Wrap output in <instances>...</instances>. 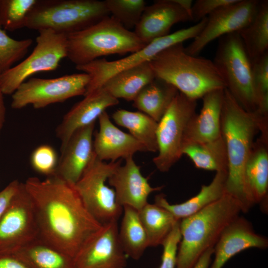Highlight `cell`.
Here are the masks:
<instances>
[{
  "label": "cell",
  "instance_id": "44",
  "mask_svg": "<svg viewBox=\"0 0 268 268\" xmlns=\"http://www.w3.org/2000/svg\"><path fill=\"white\" fill-rule=\"evenodd\" d=\"M175 1L189 14L191 17L193 1L192 0H175Z\"/></svg>",
  "mask_w": 268,
  "mask_h": 268
},
{
  "label": "cell",
  "instance_id": "41",
  "mask_svg": "<svg viewBox=\"0 0 268 268\" xmlns=\"http://www.w3.org/2000/svg\"><path fill=\"white\" fill-rule=\"evenodd\" d=\"M0 268H30L22 260L12 254H0Z\"/></svg>",
  "mask_w": 268,
  "mask_h": 268
},
{
  "label": "cell",
  "instance_id": "4",
  "mask_svg": "<svg viewBox=\"0 0 268 268\" xmlns=\"http://www.w3.org/2000/svg\"><path fill=\"white\" fill-rule=\"evenodd\" d=\"M241 212L237 201L225 194L199 212L181 219L176 268H193L201 256L214 247L225 228Z\"/></svg>",
  "mask_w": 268,
  "mask_h": 268
},
{
  "label": "cell",
  "instance_id": "14",
  "mask_svg": "<svg viewBox=\"0 0 268 268\" xmlns=\"http://www.w3.org/2000/svg\"><path fill=\"white\" fill-rule=\"evenodd\" d=\"M259 1L237 0L209 14L201 32L185 47V51L191 55L198 56L213 40L240 31L253 19Z\"/></svg>",
  "mask_w": 268,
  "mask_h": 268
},
{
  "label": "cell",
  "instance_id": "7",
  "mask_svg": "<svg viewBox=\"0 0 268 268\" xmlns=\"http://www.w3.org/2000/svg\"><path fill=\"white\" fill-rule=\"evenodd\" d=\"M212 61L226 88L246 111L257 113V100L252 76V62L238 32L218 39Z\"/></svg>",
  "mask_w": 268,
  "mask_h": 268
},
{
  "label": "cell",
  "instance_id": "9",
  "mask_svg": "<svg viewBox=\"0 0 268 268\" xmlns=\"http://www.w3.org/2000/svg\"><path fill=\"white\" fill-rule=\"evenodd\" d=\"M205 22L204 18L189 27L158 38L125 58L113 61L98 59L85 65L76 66L77 70L88 74L90 78L84 96L101 88L104 82L114 74L150 62L159 53L174 45L194 39L202 30Z\"/></svg>",
  "mask_w": 268,
  "mask_h": 268
},
{
  "label": "cell",
  "instance_id": "20",
  "mask_svg": "<svg viewBox=\"0 0 268 268\" xmlns=\"http://www.w3.org/2000/svg\"><path fill=\"white\" fill-rule=\"evenodd\" d=\"M244 187L246 197L253 206L260 205L268 211V133H261L254 142L244 171Z\"/></svg>",
  "mask_w": 268,
  "mask_h": 268
},
{
  "label": "cell",
  "instance_id": "28",
  "mask_svg": "<svg viewBox=\"0 0 268 268\" xmlns=\"http://www.w3.org/2000/svg\"><path fill=\"white\" fill-rule=\"evenodd\" d=\"M123 208V218L118 230L120 242L128 257L138 260L149 247L147 234L138 210L128 206Z\"/></svg>",
  "mask_w": 268,
  "mask_h": 268
},
{
  "label": "cell",
  "instance_id": "18",
  "mask_svg": "<svg viewBox=\"0 0 268 268\" xmlns=\"http://www.w3.org/2000/svg\"><path fill=\"white\" fill-rule=\"evenodd\" d=\"M118 103V99L112 96L103 88L85 96L65 115L56 129L57 137L61 143V152L75 131L95 123L96 120L108 108Z\"/></svg>",
  "mask_w": 268,
  "mask_h": 268
},
{
  "label": "cell",
  "instance_id": "33",
  "mask_svg": "<svg viewBox=\"0 0 268 268\" xmlns=\"http://www.w3.org/2000/svg\"><path fill=\"white\" fill-rule=\"evenodd\" d=\"M37 0H0V26L14 31L25 27L28 15Z\"/></svg>",
  "mask_w": 268,
  "mask_h": 268
},
{
  "label": "cell",
  "instance_id": "40",
  "mask_svg": "<svg viewBox=\"0 0 268 268\" xmlns=\"http://www.w3.org/2000/svg\"><path fill=\"white\" fill-rule=\"evenodd\" d=\"M20 182L15 180L9 183L0 192V219L10 201L17 192Z\"/></svg>",
  "mask_w": 268,
  "mask_h": 268
},
{
  "label": "cell",
  "instance_id": "23",
  "mask_svg": "<svg viewBox=\"0 0 268 268\" xmlns=\"http://www.w3.org/2000/svg\"><path fill=\"white\" fill-rule=\"evenodd\" d=\"M224 89H218L206 94L201 99L202 105L187 127L184 145L203 143L221 136V115Z\"/></svg>",
  "mask_w": 268,
  "mask_h": 268
},
{
  "label": "cell",
  "instance_id": "37",
  "mask_svg": "<svg viewBox=\"0 0 268 268\" xmlns=\"http://www.w3.org/2000/svg\"><path fill=\"white\" fill-rule=\"evenodd\" d=\"M59 158L51 145L43 144L36 148L30 156V164L37 172L50 176L55 174Z\"/></svg>",
  "mask_w": 268,
  "mask_h": 268
},
{
  "label": "cell",
  "instance_id": "27",
  "mask_svg": "<svg viewBox=\"0 0 268 268\" xmlns=\"http://www.w3.org/2000/svg\"><path fill=\"white\" fill-rule=\"evenodd\" d=\"M12 254L30 268H74L73 258L39 238Z\"/></svg>",
  "mask_w": 268,
  "mask_h": 268
},
{
  "label": "cell",
  "instance_id": "39",
  "mask_svg": "<svg viewBox=\"0 0 268 268\" xmlns=\"http://www.w3.org/2000/svg\"><path fill=\"white\" fill-rule=\"evenodd\" d=\"M237 0H197L193 3L191 19L197 23L224 6L236 2Z\"/></svg>",
  "mask_w": 268,
  "mask_h": 268
},
{
  "label": "cell",
  "instance_id": "12",
  "mask_svg": "<svg viewBox=\"0 0 268 268\" xmlns=\"http://www.w3.org/2000/svg\"><path fill=\"white\" fill-rule=\"evenodd\" d=\"M84 72L50 79L31 78L22 83L12 94L11 108L20 109L28 105L41 109L85 94L90 81Z\"/></svg>",
  "mask_w": 268,
  "mask_h": 268
},
{
  "label": "cell",
  "instance_id": "15",
  "mask_svg": "<svg viewBox=\"0 0 268 268\" xmlns=\"http://www.w3.org/2000/svg\"><path fill=\"white\" fill-rule=\"evenodd\" d=\"M118 221L102 225L73 258L74 268H125L128 257L118 236Z\"/></svg>",
  "mask_w": 268,
  "mask_h": 268
},
{
  "label": "cell",
  "instance_id": "32",
  "mask_svg": "<svg viewBox=\"0 0 268 268\" xmlns=\"http://www.w3.org/2000/svg\"><path fill=\"white\" fill-rule=\"evenodd\" d=\"M138 212L147 234L149 247L161 245L179 221L168 210L155 203L148 202Z\"/></svg>",
  "mask_w": 268,
  "mask_h": 268
},
{
  "label": "cell",
  "instance_id": "38",
  "mask_svg": "<svg viewBox=\"0 0 268 268\" xmlns=\"http://www.w3.org/2000/svg\"><path fill=\"white\" fill-rule=\"evenodd\" d=\"M179 220L163 242L161 264L158 268H176L178 246L181 239Z\"/></svg>",
  "mask_w": 268,
  "mask_h": 268
},
{
  "label": "cell",
  "instance_id": "22",
  "mask_svg": "<svg viewBox=\"0 0 268 268\" xmlns=\"http://www.w3.org/2000/svg\"><path fill=\"white\" fill-rule=\"evenodd\" d=\"M99 130L94 134L93 149L102 161L126 159L137 152L146 151L144 146L130 134L123 132L111 122L106 112L98 118Z\"/></svg>",
  "mask_w": 268,
  "mask_h": 268
},
{
  "label": "cell",
  "instance_id": "31",
  "mask_svg": "<svg viewBox=\"0 0 268 268\" xmlns=\"http://www.w3.org/2000/svg\"><path fill=\"white\" fill-rule=\"evenodd\" d=\"M182 153L199 169L216 172L228 171V158L225 143L221 135L206 142L186 144Z\"/></svg>",
  "mask_w": 268,
  "mask_h": 268
},
{
  "label": "cell",
  "instance_id": "8",
  "mask_svg": "<svg viewBox=\"0 0 268 268\" xmlns=\"http://www.w3.org/2000/svg\"><path fill=\"white\" fill-rule=\"evenodd\" d=\"M121 165V159L106 163L95 154L74 185L87 210L102 225L118 221L123 213V208L117 201L114 190L106 184Z\"/></svg>",
  "mask_w": 268,
  "mask_h": 268
},
{
  "label": "cell",
  "instance_id": "1",
  "mask_svg": "<svg viewBox=\"0 0 268 268\" xmlns=\"http://www.w3.org/2000/svg\"><path fill=\"white\" fill-rule=\"evenodd\" d=\"M32 200L38 238L74 258L102 226L83 204L73 185L56 175L24 183Z\"/></svg>",
  "mask_w": 268,
  "mask_h": 268
},
{
  "label": "cell",
  "instance_id": "5",
  "mask_svg": "<svg viewBox=\"0 0 268 268\" xmlns=\"http://www.w3.org/2000/svg\"><path fill=\"white\" fill-rule=\"evenodd\" d=\"M146 45L134 32L126 29L109 15L67 35V58L76 66H80L104 56L131 54Z\"/></svg>",
  "mask_w": 268,
  "mask_h": 268
},
{
  "label": "cell",
  "instance_id": "35",
  "mask_svg": "<svg viewBox=\"0 0 268 268\" xmlns=\"http://www.w3.org/2000/svg\"><path fill=\"white\" fill-rule=\"evenodd\" d=\"M251 62L253 84L257 100V113L268 118V52Z\"/></svg>",
  "mask_w": 268,
  "mask_h": 268
},
{
  "label": "cell",
  "instance_id": "21",
  "mask_svg": "<svg viewBox=\"0 0 268 268\" xmlns=\"http://www.w3.org/2000/svg\"><path fill=\"white\" fill-rule=\"evenodd\" d=\"M94 127L93 123L73 134L61 152L55 175L73 186L78 181L95 154Z\"/></svg>",
  "mask_w": 268,
  "mask_h": 268
},
{
  "label": "cell",
  "instance_id": "17",
  "mask_svg": "<svg viewBox=\"0 0 268 268\" xmlns=\"http://www.w3.org/2000/svg\"><path fill=\"white\" fill-rule=\"evenodd\" d=\"M125 160V164L120 165L107 182L114 190L120 205L139 210L148 203V198L152 193L161 190L163 187H152L148 179L141 174L140 167L133 157Z\"/></svg>",
  "mask_w": 268,
  "mask_h": 268
},
{
  "label": "cell",
  "instance_id": "26",
  "mask_svg": "<svg viewBox=\"0 0 268 268\" xmlns=\"http://www.w3.org/2000/svg\"><path fill=\"white\" fill-rule=\"evenodd\" d=\"M178 92L172 85L155 77L138 94L133 105L158 123Z\"/></svg>",
  "mask_w": 268,
  "mask_h": 268
},
{
  "label": "cell",
  "instance_id": "43",
  "mask_svg": "<svg viewBox=\"0 0 268 268\" xmlns=\"http://www.w3.org/2000/svg\"><path fill=\"white\" fill-rule=\"evenodd\" d=\"M1 73L0 70V134L5 122L6 115V108L3 100L4 94L1 90L0 84Z\"/></svg>",
  "mask_w": 268,
  "mask_h": 268
},
{
  "label": "cell",
  "instance_id": "42",
  "mask_svg": "<svg viewBox=\"0 0 268 268\" xmlns=\"http://www.w3.org/2000/svg\"><path fill=\"white\" fill-rule=\"evenodd\" d=\"M213 248L207 249L200 258L193 268H208L213 255Z\"/></svg>",
  "mask_w": 268,
  "mask_h": 268
},
{
  "label": "cell",
  "instance_id": "25",
  "mask_svg": "<svg viewBox=\"0 0 268 268\" xmlns=\"http://www.w3.org/2000/svg\"><path fill=\"white\" fill-rule=\"evenodd\" d=\"M155 77L149 62L121 71L108 78L101 88L113 97L133 101Z\"/></svg>",
  "mask_w": 268,
  "mask_h": 268
},
{
  "label": "cell",
  "instance_id": "29",
  "mask_svg": "<svg viewBox=\"0 0 268 268\" xmlns=\"http://www.w3.org/2000/svg\"><path fill=\"white\" fill-rule=\"evenodd\" d=\"M112 119L116 124L127 129L130 134L144 146L146 151L157 152L158 122L141 112L125 109L114 112Z\"/></svg>",
  "mask_w": 268,
  "mask_h": 268
},
{
  "label": "cell",
  "instance_id": "6",
  "mask_svg": "<svg viewBox=\"0 0 268 268\" xmlns=\"http://www.w3.org/2000/svg\"><path fill=\"white\" fill-rule=\"evenodd\" d=\"M109 15L105 0H37L25 27L37 31L50 29L67 36Z\"/></svg>",
  "mask_w": 268,
  "mask_h": 268
},
{
  "label": "cell",
  "instance_id": "11",
  "mask_svg": "<svg viewBox=\"0 0 268 268\" xmlns=\"http://www.w3.org/2000/svg\"><path fill=\"white\" fill-rule=\"evenodd\" d=\"M36 45L31 54L15 66L0 74L1 90L12 95L32 75L57 69L60 62L67 58V35L50 29L38 31Z\"/></svg>",
  "mask_w": 268,
  "mask_h": 268
},
{
  "label": "cell",
  "instance_id": "3",
  "mask_svg": "<svg viewBox=\"0 0 268 268\" xmlns=\"http://www.w3.org/2000/svg\"><path fill=\"white\" fill-rule=\"evenodd\" d=\"M149 63L156 77L192 99L197 100L210 91L226 88L213 61L188 54L182 43L162 51Z\"/></svg>",
  "mask_w": 268,
  "mask_h": 268
},
{
  "label": "cell",
  "instance_id": "10",
  "mask_svg": "<svg viewBox=\"0 0 268 268\" xmlns=\"http://www.w3.org/2000/svg\"><path fill=\"white\" fill-rule=\"evenodd\" d=\"M196 108L197 100L178 92L158 123V154L153 162L159 171H169L183 155L186 130Z\"/></svg>",
  "mask_w": 268,
  "mask_h": 268
},
{
  "label": "cell",
  "instance_id": "34",
  "mask_svg": "<svg viewBox=\"0 0 268 268\" xmlns=\"http://www.w3.org/2000/svg\"><path fill=\"white\" fill-rule=\"evenodd\" d=\"M109 15L126 29L134 28L146 6L143 0H105Z\"/></svg>",
  "mask_w": 268,
  "mask_h": 268
},
{
  "label": "cell",
  "instance_id": "13",
  "mask_svg": "<svg viewBox=\"0 0 268 268\" xmlns=\"http://www.w3.org/2000/svg\"><path fill=\"white\" fill-rule=\"evenodd\" d=\"M38 238L33 203L24 183L0 219V254H12Z\"/></svg>",
  "mask_w": 268,
  "mask_h": 268
},
{
  "label": "cell",
  "instance_id": "2",
  "mask_svg": "<svg viewBox=\"0 0 268 268\" xmlns=\"http://www.w3.org/2000/svg\"><path fill=\"white\" fill-rule=\"evenodd\" d=\"M268 132V118L244 110L224 89L221 115V134L228 158L225 193L239 202L242 212L253 207L244 187V171L258 133Z\"/></svg>",
  "mask_w": 268,
  "mask_h": 268
},
{
  "label": "cell",
  "instance_id": "19",
  "mask_svg": "<svg viewBox=\"0 0 268 268\" xmlns=\"http://www.w3.org/2000/svg\"><path fill=\"white\" fill-rule=\"evenodd\" d=\"M187 21L190 15L175 0H155L146 5L134 32L147 45L168 35L174 24Z\"/></svg>",
  "mask_w": 268,
  "mask_h": 268
},
{
  "label": "cell",
  "instance_id": "30",
  "mask_svg": "<svg viewBox=\"0 0 268 268\" xmlns=\"http://www.w3.org/2000/svg\"><path fill=\"white\" fill-rule=\"evenodd\" d=\"M251 61L268 52V0L259 1L251 21L237 32Z\"/></svg>",
  "mask_w": 268,
  "mask_h": 268
},
{
  "label": "cell",
  "instance_id": "24",
  "mask_svg": "<svg viewBox=\"0 0 268 268\" xmlns=\"http://www.w3.org/2000/svg\"><path fill=\"white\" fill-rule=\"evenodd\" d=\"M227 172H216L208 185H203L195 196L180 203L171 204L165 195L160 194L154 199V203L170 212L177 220H181L199 212L222 198L225 193Z\"/></svg>",
  "mask_w": 268,
  "mask_h": 268
},
{
  "label": "cell",
  "instance_id": "16",
  "mask_svg": "<svg viewBox=\"0 0 268 268\" xmlns=\"http://www.w3.org/2000/svg\"><path fill=\"white\" fill-rule=\"evenodd\" d=\"M268 247V238L257 233L251 223L239 216L223 230L213 247L214 259L208 268H222L233 256L249 248Z\"/></svg>",
  "mask_w": 268,
  "mask_h": 268
},
{
  "label": "cell",
  "instance_id": "36",
  "mask_svg": "<svg viewBox=\"0 0 268 268\" xmlns=\"http://www.w3.org/2000/svg\"><path fill=\"white\" fill-rule=\"evenodd\" d=\"M33 42L31 39L21 40L10 37L0 26V70L1 72L12 67L27 54Z\"/></svg>",
  "mask_w": 268,
  "mask_h": 268
}]
</instances>
